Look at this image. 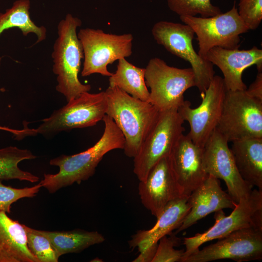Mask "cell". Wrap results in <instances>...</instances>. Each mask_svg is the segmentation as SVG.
<instances>
[{
	"label": "cell",
	"mask_w": 262,
	"mask_h": 262,
	"mask_svg": "<svg viewBox=\"0 0 262 262\" xmlns=\"http://www.w3.org/2000/svg\"><path fill=\"white\" fill-rule=\"evenodd\" d=\"M145 78L150 89L149 102L159 111L178 109L184 101V92L196 86L191 67L171 66L157 57L149 60L145 68Z\"/></svg>",
	"instance_id": "cell-5"
},
{
	"label": "cell",
	"mask_w": 262,
	"mask_h": 262,
	"mask_svg": "<svg viewBox=\"0 0 262 262\" xmlns=\"http://www.w3.org/2000/svg\"><path fill=\"white\" fill-rule=\"evenodd\" d=\"M226 91L223 78L214 75L208 88L201 94L202 100L197 107L192 108L187 100L179 107L180 116L189 124L187 135L196 145L203 147L217 128Z\"/></svg>",
	"instance_id": "cell-12"
},
{
	"label": "cell",
	"mask_w": 262,
	"mask_h": 262,
	"mask_svg": "<svg viewBox=\"0 0 262 262\" xmlns=\"http://www.w3.org/2000/svg\"><path fill=\"white\" fill-rule=\"evenodd\" d=\"M151 33L159 45L190 64L196 86L203 94L214 76L215 71L213 65L195 51L192 43L195 33L192 29L185 24L160 21L153 25Z\"/></svg>",
	"instance_id": "cell-10"
},
{
	"label": "cell",
	"mask_w": 262,
	"mask_h": 262,
	"mask_svg": "<svg viewBox=\"0 0 262 262\" xmlns=\"http://www.w3.org/2000/svg\"><path fill=\"white\" fill-rule=\"evenodd\" d=\"M105 92L106 115L124 135L125 154L134 158L156 123L160 111L150 102L134 98L116 86H109Z\"/></svg>",
	"instance_id": "cell-2"
},
{
	"label": "cell",
	"mask_w": 262,
	"mask_h": 262,
	"mask_svg": "<svg viewBox=\"0 0 262 262\" xmlns=\"http://www.w3.org/2000/svg\"><path fill=\"white\" fill-rule=\"evenodd\" d=\"M169 9L180 16H196L208 17L222 13L221 9L213 5L211 0H166Z\"/></svg>",
	"instance_id": "cell-26"
},
{
	"label": "cell",
	"mask_w": 262,
	"mask_h": 262,
	"mask_svg": "<svg viewBox=\"0 0 262 262\" xmlns=\"http://www.w3.org/2000/svg\"><path fill=\"white\" fill-rule=\"evenodd\" d=\"M171 166L184 195L189 196L207 178L203 165V147L183 134L169 155Z\"/></svg>",
	"instance_id": "cell-16"
},
{
	"label": "cell",
	"mask_w": 262,
	"mask_h": 262,
	"mask_svg": "<svg viewBox=\"0 0 262 262\" xmlns=\"http://www.w3.org/2000/svg\"><path fill=\"white\" fill-rule=\"evenodd\" d=\"M158 243L153 244L143 251L132 261L133 262H152L155 254Z\"/></svg>",
	"instance_id": "cell-32"
},
{
	"label": "cell",
	"mask_w": 262,
	"mask_h": 262,
	"mask_svg": "<svg viewBox=\"0 0 262 262\" xmlns=\"http://www.w3.org/2000/svg\"><path fill=\"white\" fill-rule=\"evenodd\" d=\"M41 187L39 183L31 187L16 188L4 185L0 180V211L10 213L13 203L23 198L34 197Z\"/></svg>",
	"instance_id": "cell-28"
},
{
	"label": "cell",
	"mask_w": 262,
	"mask_h": 262,
	"mask_svg": "<svg viewBox=\"0 0 262 262\" xmlns=\"http://www.w3.org/2000/svg\"><path fill=\"white\" fill-rule=\"evenodd\" d=\"M238 12L249 30L257 29L262 19V0H240Z\"/></svg>",
	"instance_id": "cell-30"
},
{
	"label": "cell",
	"mask_w": 262,
	"mask_h": 262,
	"mask_svg": "<svg viewBox=\"0 0 262 262\" xmlns=\"http://www.w3.org/2000/svg\"><path fill=\"white\" fill-rule=\"evenodd\" d=\"M107 107L105 91L83 92L42 119V123L34 129L35 133L49 136L74 129L94 126L102 120Z\"/></svg>",
	"instance_id": "cell-7"
},
{
	"label": "cell",
	"mask_w": 262,
	"mask_h": 262,
	"mask_svg": "<svg viewBox=\"0 0 262 262\" xmlns=\"http://www.w3.org/2000/svg\"><path fill=\"white\" fill-rule=\"evenodd\" d=\"M0 262H39L27 244L23 225L0 211Z\"/></svg>",
	"instance_id": "cell-20"
},
{
	"label": "cell",
	"mask_w": 262,
	"mask_h": 262,
	"mask_svg": "<svg viewBox=\"0 0 262 262\" xmlns=\"http://www.w3.org/2000/svg\"><path fill=\"white\" fill-rule=\"evenodd\" d=\"M0 130H2L4 131H9L13 133L14 134H15L17 137H19V138H21V137L22 138L26 136L33 135L32 129H28L27 127L24 128L23 129L21 130H16L10 129L7 127L0 126Z\"/></svg>",
	"instance_id": "cell-33"
},
{
	"label": "cell",
	"mask_w": 262,
	"mask_h": 262,
	"mask_svg": "<svg viewBox=\"0 0 262 262\" xmlns=\"http://www.w3.org/2000/svg\"><path fill=\"white\" fill-rule=\"evenodd\" d=\"M77 35L83 52L82 77L97 73L109 77L113 73L108 70V66L132 53L131 33L115 34L87 28L81 29Z\"/></svg>",
	"instance_id": "cell-4"
},
{
	"label": "cell",
	"mask_w": 262,
	"mask_h": 262,
	"mask_svg": "<svg viewBox=\"0 0 262 262\" xmlns=\"http://www.w3.org/2000/svg\"><path fill=\"white\" fill-rule=\"evenodd\" d=\"M82 23L81 19L70 14L59 22L58 37L51 55L52 71L57 75L56 90L67 102L91 89L90 85L82 83L78 78L83 52L77 29Z\"/></svg>",
	"instance_id": "cell-3"
},
{
	"label": "cell",
	"mask_w": 262,
	"mask_h": 262,
	"mask_svg": "<svg viewBox=\"0 0 262 262\" xmlns=\"http://www.w3.org/2000/svg\"><path fill=\"white\" fill-rule=\"evenodd\" d=\"M228 143L216 128L203 147V165L208 175L224 181L228 194L237 204L253 187L238 172Z\"/></svg>",
	"instance_id": "cell-14"
},
{
	"label": "cell",
	"mask_w": 262,
	"mask_h": 262,
	"mask_svg": "<svg viewBox=\"0 0 262 262\" xmlns=\"http://www.w3.org/2000/svg\"><path fill=\"white\" fill-rule=\"evenodd\" d=\"M191 209L175 234L187 229L208 214L226 208L234 209L236 203L223 190L219 179L208 175L189 196Z\"/></svg>",
	"instance_id": "cell-18"
},
{
	"label": "cell",
	"mask_w": 262,
	"mask_h": 262,
	"mask_svg": "<svg viewBox=\"0 0 262 262\" xmlns=\"http://www.w3.org/2000/svg\"><path fill=\"white\" fill-rule=\"evenodd\" d=\"M229 142L262 138V101L245 90H227L217 127Z\"/></svg>",
	"instance_id": "cell-8"
},
{
	"label": "cell",
	"mask_w": 262,
	"mask_h": 262,
	"mask_svg": "<svg viewBox=\"0 0 262 262\" xmlns=\"http://www.w3.org/2000/svg\"><path fill=\"white\" fill-rule=\"evenodd\" d=\"M262 259V229L251 227L231 232L213 244L199 249L181 262H208L222 259L248 262Z\"/></svg>",
	"instance_id": "cell-13"
},
{
	"label": "cell",
	"mask_w": 262,
	"mask_h": 262,
	"mask_svg": "<svg viewBox=\"0 0 262 262\" xmlns=\"http://www.w3.org/2000/svg\"><path fill=\"white\" fill-rule=\"evenodd\" d=\"M204 58L221 70L227 90L246 89L242 74L248 67L256 65L258 71H262V50L256 46L246 50L213 47Z\"/></svg>",
	"instance_id": "cell-17"
},
{
	"label": "cell",
	"mask_w": 262,
	"mask_h": 262,
	"mask_svg": "<svg viewBox=\"0 0 262 262\" xmlns=\"http://www.w3.org/2000/svg\"><path fill=\"white\" fill-rule=\"evenodd\" d=\"M180 17L196 34L199 46L198 53L203 58L213 47L238 49L240 35L249 30L239 15L235 2L228 12L213 16H182Z\"/></svg>",
	"instance_id": "cell-11"
},
{
	"label": "cell",
	"mask_w": 262,
	"mask_h": 262,
	"mask_svg": "<svg viewBox=\"0 0 262 262\" xmlns=\"http://www.w3.org/2000/svg\"><path fill=\"white\" fill-rule=\"evenodd\" d=\"M23 225L26 230L28 248L39 262H58L59 258L49 240L31 230L29 227Z\"/></svg>",
	"instance_id": "cell-27"
},
{
	"label": "cell",
	"mask_w": 262,
	"mask_h": 262,
	"mask_svg": "<svg viewBox=\"0 0 262 262\" xmlns=\"http://www.w3.org/2000/svg\"><path fill=\"white\" fill-rule=\"evenodd\" d=\"M214 217V224L206 231L193 237L183 238L185 249L181 262L205 243L223 238L244 228L262 229V190H252L247 196L236 204L229 215L226 216L221 210L215 212Z\"/></svg>",
	"instance_id": "cell-6"
},
{
	"label": "cell",
	"mask_w": 262,
	"mask_h": 262,
	"mask_svg": "<svg viewBox=\"0 0 262 262\" xmlns=\"http://www.w3.org/2000/svg\"><path fill=\"white\" fill-rule=\"evenodd\" d=\"M178 109L160 111L153 128L133 158V172L139 181L146 178L152 167L169 156L185 129Z\"/></svg>",
	"instance_id": "cell-9"
},
{
	"label": "cell",
	"mask_w": 262,
	"mask_h": 262,
	"mask_svg": "<svg viewBox=\"0 0 262 262\" xmlns=\"http://www.w3.org/2000/svg\"><path fill=\"white\" fill-rule=\"evenodd\" d=\"M138 194L143 206L156 218L169 202L184 195L173 170L169 155L160 159L145 180L140 181Z\"/></svg>",
	"instance_id": "cell-15"
},
{
	"label": "cell",
	"mask_w": 262,
	"mask_h": 262,
	"mask_svg": "<svg viewBox=\"0 0 262 262\" xmlns=\"http://www.w3.org/2000/svg\"><path fill=\"white\" fill-rule=\"evenodd\" d=\"M90 262H103V261H102V260L101 259H100L99 258H98V257H96L95 258V259L92 260Z\"/></svg>",
	"instance_id": "cell-34"
},
{
	"label": "cell",
	"mask_w": 262,
	"mask_h": 262,
	"mask_svg": "<svg viewBox=\"0 0 262 262\" xmlns=\"http://www.w3.org/2000/svg\"><path fill=\"white\" fill-rule=\"evenodd\" d=\"M36 158L30 150L9 146L0 149V180H18L31 183L38 182L39 178L18 167V164L26 160Z\"/></svg>",
	"instance_id": "cell-25"
},
{
	"label": "cell",
	"mask_w": 262,
	"mask_h": 262,
	"mask_svg": "<svg viewBox=\"0 0 262 262\" xmlns=\"http://www.w3.org/2000/svg\"><path fill=\"white\" fill-rule=\"evenodd\" d=\"M30 0H17L4 13H0V35L6 30L17 28L23 35L33 33L37 36L35 44L45 40L47 30L45 27L36 25L31 19ZM1 58L0 57V65Z\"/></svg>",
	"instance_id": "cell-24"
},
{
	"label": "cell",
	"mask_w": 262,
	"mask_h": 262,
	"mask_svg": "<svg viewBox=\"0 0 262 262\" xmlns=\"http://www.w3.org/2000/svg\"><path fill=\"white\" fill-rule=\"evenodd\" d=\"M246 91L250 96L262 101V71H258L256 79Z\"/></svg>",
	"instance_id": "cell-31"
},
{
	"label": "cell",
	"mask_w": 262,
	"mask_h": 262,
	"mask_svg": "<svg viewBox=\"0 0 262 262\" xmlns=\"http://www.w3.org/2000/svg\"><path fill=\"white\" fill-rule=\"evenodd\" d=\"M230 148L236 166L247 183L262 190V138H248L232 142Z\"/></svg>",
	"instance_id": "cell-21"
},
{
	"label": "cell",
	"mask_w": 262,
	"mask_h": 262,
	"mask_svg": "<svg viewBox=\"0 0 262 262\" xmlns=\"http://www.w3.org/2000/svg\"><path fill=\"white\" fill-rule=\"evenodd\" d=\"M152 262H181L184 249L177 250L175 247L179 245L180 240L175 236L161 238Z\"/></svg>",
	"instance_id": "cell-29"
},
{
	"label": "cell",
	"mask_w": 262,
	"mask_h": 262,
	"mask_svg": "<svg viewBox=\"0 0 262 262\" xmlns=\"http://www.w3.org/2000/svg\"><path fill=\"white\" fill-rule=\"evenodd\" d=\"M188 198L189 196L183 195L169 202L157 217L152 228L139 230L131 236L128 242L130 247H137L141 252L179 228L191 209Z\"/></svg>",
	"instance_id": "cell-19"
},
{
	"label": "cell",
	"mask_w": 262,
	"mask_h": 262,
	"mask_svg": "<svg viewBox=\"0 0 262 262\" xmlns=\"http://www.w3.org/2000/svg\"><path fill=\"white\" fill-rule=\"evenodd\" d=\"M32 231L46 237L51 243L59 258L64 254L80 253L89 247L101 244L104 237L96 231L82 229L69 231H48L29 227Z\"/></svg>",
	"instance_id": "cell-22"
},
{
	"label": "cell",
	"mask_w": 262,
	"mask_h": 262,
	"mask_svg": "<svg viewBox=\"0 0 262 262\" xmlns=\"http://www.w3.org/2000/svg\"><path fill=\"white\" fill-rule=\"evenodd\" d=\"M145 68L137 67L125 58L118 60L117 68L109 77V86H116L132 97L149 102V91L145 78Z\"/></svg>",
	"instance_id": "cell-23"
},
{
	"label": "cell",
	"mask_w": 262,
	"mask_h": 262,
	"mask_svg": "<svg viewBox=\"0 0 262 262\" xmlns=\"http://www.w3.org/2000/svg\"><path fill=\"white\" fill-rule=\"evenodd\" d=\"M102 120L105 127L98 141L86 150L74 155H61L49 161L51 165L58 166L54 174H44L39 182L49 193L70 186L80 184L93 176L104 156L116 149H123L125 143L123 134L114 120L105 115Z\"/></svg>",
	"instance_id": "cell-1"
}]
</instances>
